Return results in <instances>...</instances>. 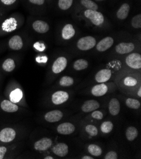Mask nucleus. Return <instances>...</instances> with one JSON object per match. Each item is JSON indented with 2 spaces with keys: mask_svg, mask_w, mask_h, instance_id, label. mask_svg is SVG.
<instances>
[{
  "mask_svg": "<svg viewBox=\"0 0 141 159\" xmlns=\"http://www.w3.org/2000/svg\"><path fill=\"white\" fill-rule=\"evenodd\" d=\"M19 27V21L15 17L6 19L0 25V34H8L17 30Z\"/></svg>",
  "mask_w": 141,
  "mask_h": 159,
  "instance_id": "1",
  "label": "nucleus"
},
{
  "mask_svg": "<svg viewBox=\"0 0 141 159\" xmlns=\"http://www.w3.org/2000/svg\"><path fill=\"white\" fill-rule=\"evenodd\" d=\"M84 15L94 25L96 26L101 25L104 23V18L103 15L97 10H86L84 11Z\"/></svg>",
  "mask_w": 141,
  "mask_h": 159,
  "instance_id": "2",
  "label": "nucleus"
},
{
  "mask_svg": "<svg viewBox=\"0 0 141 159\" xmlns=\"http://www.w3.org/2000/svg\"><path fill=\"white\" fill-rule=\"evenodd\" d=\"M96 41L92 36H86L81 38L77 42L78 48L82 51L89 50L96 46Z\"/></svg>",
  "mask_w": 141,
  "mask_h": 159,
  "instance_id": "3",
  "label": "nucleus"
},
{
  "mask_svg": "<svg viewBox=\"0 0 141 159\" xmlns=\"http://www.w3.org/2000/svg\"><path fill=\"white\" fill-rule=\"evenodd\" d=\"M17 136V132L12 128H5L0 131V142L3 143L12 142Z\"/></svg>",
  "mask_w": 141,
  "mask_h": 159,
  "instance_id": "4",
  "label": "nucleus"
},
{
  "mask_svg": "<svg viewBox=\"0 0 141 159\" xmlns=\"http://www.w3.org/2000/svg\"><path fill=\"white\" fill-rule=\"evenodd\" d=\"M127 65L134 69L141 68V55L137 53H133L127 57L125 59Z\"/></svg>",
  "mask_w": 141,
  "mask_h": 159,
  "instance_id": "5",
  "label": "nucleus"
},
{
  "mask_svg": "<svg viewBox=\"0 0 141 159\" xmlns=\"http://www.w3.org/2000/svg\"><path fill=\"white\" fill-rule=\"evenodd\" d=\"M52 140L49 138H42L35 142L34 148L37 151H46L52 145Z\"/></svg>",
  "mask_w": 141,
  "mask_h": 159,
  "instance_id": "6",
  "label": "nucleus"
},
{
  "mask_svg": "<svg viewBox=\"0 0 141 159\" xmlns=\"http://www.w3.org/2000/svg\"><path fill=\"white\" fill-rule=\"evenodd\" d=\"M67 66V60L64 57H58L53 63L52 70L55 74H59L64 71Z\"/></svg>",
  "mask_w": 141,
  "mask_h": 159,
  "instance_id": "7",
  "label": "nucleus"
},
{
  "mask_svg": "<svg viewBox=\"0 0 141 159\" xmlns=\"http://www.w3.org/2000/svg\"><path fill=\"white\" fill-rule=\"evenodd\" d=\"M8 46L11 50L15 51H19L22 49L24 41L22 37L19 35L12 36L8 41Z\"/></svg>",
  "mask_w": 141,
  "mask_h": 159,
  "instance_id": "8",
  "label": "nucleus"
},
{
  "mask_svg": "<svg viewBox=\"0 0 141 159\" xmlns=\"http://www.w3.org/2000/svg\"><path fill=\"white\" fill-rule=\"evenodd\" d=\"M69 98L68 93L64 91H58L52 95L51 100L55 105H60L66 102Z\"/></svg>",
  "mask_w": 141,
  "mask_h": 159,
  "instance_id": "9",
  "label": "nucleus"
},
{
  "mask_svg": "<svg viewBox=\"0 0 141 159\" xmlns=\"http://www.w3.org/2000/svg\"><path fill=\"white\" fill-rule=\"evenodd\" d=\"M33 30L39 34H45L50 30L49 24L45 21L41 20H36L32 24Z\"/></svg>",
  "mask_w": 141,
  "mask_h": 159,
  "instance_id": "10",
  "label": "nucleus"
},
{
  "mask_svg": "<svg viewBox=\"0 0 141 159\" xmlns=\"http://www.w3.org/2000/svg\"><path fill=\"white\" fill-rule=\"evenodd\" d=\"M0 107L5 112L14 113L19 110V106L10 100H4L0 103Z\"/></svg>",
  "mask_w": 141,
  "mask_h": 159,
  "instance_id": "11",
  "label": "nucleus"
},
{
  "mask_svg": "<svg viewBox=\"0 0 141 159\" xmlns=\"http://www.w3.org/2000/svg\"><path fill=\"white\" fill-rule=\"evenodd\" d=\"M135 48V45L132 43H121L117 45L115 50L119 54H126L130 53Z\"/></svg>",
  "mask_w": 141,
  "mask_h": 159,
  "instance_id": "12",
  "label": "nucleus"
},
{
  "mask_svg": "<svg viewBox=\"0 0 141 159\" xmlns=\"http://www.w3.org/2000/svg\"><path fill=\"white\" fill-rule=\"evenodd\" d=\"M75 128L73 124L70 122H64L59 124L57 128L58 133L64 135H68L75 131Z\"/></svg>",
  "mask_w": 141,
  "mask_h": 159,
  "instance_id": "13",
  "label": "nucleus"
},
{
  "mask_svg": "<svg viewBox=\"0 0 141 159\" xmlns=\"http://www.w3.org/2000/svg\"><path fill=\"white\" fill-rule=\"evenodd\" d=\"M114 40L112 37H106L101 40L96 46V49L101 52H105L113 44Z\"/></svg>",
  "mask_w": 141,
  "mask_h": 159,
  "instance_id": "14",
  "label": "nucleus"
},
{
  "mask_svg": "<svg viewBox=\"0 0 141 159\" xmlns=\"http://www.w3.org/2000/svg\"><path fill=\"white\" fill-rule=\"evenodd\" d=\"M63 117V113L61 111L58 110H52L47 112L44 116V119L47 122H56L61 119Z\"/></svg>",
  "mask_w": 141,
  "mask_h": 159,
  "instance_id": "15",
  "label": "nucleus"
},
{
  "mask_svg": "<svg viewBox=\"0 0 141 159\" xmlns=\"http://www.w3.org/2000/svg\"><path fill=\"white\" fill-rule=\"evenodd\" d=\"M112 77V71L109 69H102L99 70L95 76V79L98 83H104L109 80Z\"/></svg>",
  "mask_w": 141,
  "mask_h": 159,
  "instance_id": "16",
  "label": "nucleus"
},
{
  "mask_svg": "<svg viewBox=\"0 0 141 159\" xmlns=\"http://www.w3.org/2000/svg\"><path fill=\"white\" fill-rule=\"evenodd\" d=\"M99 103L96 100H90L86 101L82 105L81 109L84 112H91L99 108Z\"/></svg>",
  "mask_w": 141,
  "mask_h": 159,
  "instance_id": "17",
  "label": "nucleus"
},
{
  "mask_svg": "<svg viewBox=\"0 0 141 159\" xmlns=\"http://www.w3.org/2000/svg\"><path fill=\"white\" fill-rule=\"evenodd\" d=\"M53 153L61 157H65L68 153V147L64 143H59L53 148Z\"/></svg>",
  "mask_w": 141,
  "mask_h": 159,
  "instance_id": "18",
  "label": "nucleus"
},
{
  "mask_svg": "<svg viewBox=\"0 0 141 159\" xmlns=\"http://www.w3.org/2000/svg\"><path fill=\"white\" fill-rule=\"evenodd\" d=\"M75 34V30L72 24L65 25L61 31V36L63 39L65 40H68L72 38Z\"/></svg>",
  "mask_w": 141,
  "mask_h": 159,
  "instance_id": "19",
  "label": "nucleus"
},
{
  "mask_svg": "<svg viewBox=\"0 0 141 159\" xmlns=\"http://www.w3.org/2000/svg\"><path fill=\"white\" fill-rule=\"evenodd\" d=\"M108 91V87L104 83H101L94 86L91 89L92 94L95 97H102Z\"/></svg>",
  "mask_w": 141,
  "mask_h": 159,
  "instance_id": "20",
  "label": "nucleus"
},
{
  "mask_svg": "<svg viewBox=\"0 0 141 159\" xmlns=\"http://www.w3.org/2000/svg\"><path fill=\"white\" fill-rule=\"evenodd\" d=\"M130 5L128 3L123 4L117 12V17L120 20H124L126 19L129 13Z\"/></svg>",
  "mask_w": 141,
  "mask_h": 159,
  "instance_id": "21",
  "label": "nucleus"
},
{
  "mask_svg": "<svg viewBox=\"0 0 141 159\" xmlns=\"http://www.w3.org/2000/svg\"><path fill=\"white\" fill-rule=\"evenodd\" d=\"M120 110V104L116 98H112L109 103V111L112 116H117Z\"/></svg>",
  "mask_w": 141,
  "mask_h": 159,
  "instance_id": "22",
  "label": "nucleus"
},
{
  "mask_svg": "<svg viewBox=\"0 0 141 159\" xmlns=\"http://www.w3.org/2000/svg\"><path fill=\"white\" fill-rule=\"evenodd\" d=\"M10 100L15 103L20 102L23 98V92L20 88L13 89L10 94Z\"/></svg>",
  "mask_w": 141,
  "mask_h": 159,
  "instance_id": "23",
  "label": "nucleus"
},
{
  "mask_svg": "<svg viewBox=\"0 0 141 159\" xmlns=\"http://www.w3.org/2000/svg\"><path fill=\"white\" fill-rule=\"evenodd\" d=\"M16 67L15 61L13 58H7L2 63V69L4 71L7 72H11Z\"/></svg>",
  "mask_w": 141,
  "mask_h": 159,
  "instance_id": "24",
  "label": "nucleus"
},
{
  "mask_svg": "<svg viewBox=\"0 0 141 159\" xmlns=\"http://www.w3.org/2000/svg\"><path fill=\"white\" fill-rule=\"evenodd\" d=\"M88 67V61L84 59L76 60L73 63V68L76 70H82L87 69Z\"/></svg>",
  "mask_w": 141,
  "mask_h": 159,
  "instance_id": "25",
  "label": "nucleus"
},
{
  "mask_svg": "<svg viewBox=\"0 0 141 159\" xmlns=\"http://www.w3.org/2000/svg\"><path fill=\"white\" fill-rule=\"evenodd\" d=\"M126 138L129 141H134L138 136V131L135 127L131 126L127 129L126 131Z\"/></svg>",
  "mask_w": 141,
  "mask_h": 159,
  "instance_id": "26",
  "label": "nucleus"
},
{
  "mask_svg": "<svg viewBox=\"0 0 141 159\" xmlns=\"http://www.w3.org/2000/svg\"><path fill=\"white\" fill-rule=\"evenodd\" d=\"M81 3L84 7L86 8L87 10H98V5L92 0H81Z\"/></svg>",
  "mask_w": 141,
  "mask_h": 159,
  "instance_id": "27",
  "label": "nucleus"
},
{
  "mask_svg": "<svg viewBox=\"0 0 141 159\" xmlns=\"http://www.w3.org/2000/svg\"><path fill=\"white\" fill-rule=\"evenodd\" d=\"M87 150L89 153H90L93 156L98 157L102 154V149L96 145L91 144L89 145Z\"/></svg>",
  "mask_w": 141,
  "mask_h": 159,
  "instance_id": "28",
  "label": "nucleus"
},
{
  "mask_svg": "<svg viewBox=\"0 0 141 159\" xmlns=\"http://www.w3.org/2000/svg\"><path fill=\"white\" fill-rule=\"evenodd\" d=\"M73 0H58V7L62 10L69 9L72 4Z\"/></svg>",
  "mask_w": 141,
  "mask_h": 159,
  "instance_id": "29",
  "label": "nucleus"
},
{
  "mask_svg": "<svg viewBox=\"0 0 141 159\" xmlns=\"http://www.w3.org/2000/svg\"><path fill=\"white\" fill-rule=\"evenodd\" d=\"M74 81L72 77L69 76L63 77L59 81V84L64 87H68L73 85Z\"/></svg>",
  "mask_w": 141,
  "mask_h": 159,
  "instance_id": "30",
  "label": "nucleus"
},
{
  "mask_svg": "<svg viewBox=\"0 0 141 159\" xmlns=\"http://www.w3.org/2000/svg\"><path fill=\"white\" fill-rule=\"evenodd\" d=\"M113 129V124L112 122H104L101 125V130L104 133H110Z\"/></svg>",
  "mask_w": 141,
  "mask_h": 159,
  "instance_id": "31",
  "label": "nucleus"
},
{
  "mask_svg": "<svg viewBox=\"0 0 141 159\" xmlns=\"http://www.w3.org/2000/svg\"><path fill=\"white\" fill-rule=\"evenodd\" d=\"M127 106L132 109H138L140 107V103L139 101L133 98H128L126 100Z\"/></svg>",
  "mask_w": 141,
  "mask_h": 159,
  "instance_id": "32",
  "label": "nucleus"
},
{
  "mask_svg": "<svg viewBox=\"0 0 141 159\" xmlns=\"http://www.w3.org/2000/svg\"><path fill=\"white\" fill-rule=\"evenodd\" d=\"M86 131L91 136H96L98 134V130L96 127L91 124L87 125L86 127Z\"/></svg>",
  "mask_w": 141,
  "mask_h": 159,
  "instance_id": "33",
  "label": "nucleus"
},
{
  "mask_svg": "<svg viewBox=\"0 0 141 159\" xmlns=\"http://www.w3.org/2000/svg\"><path fill=\"white\" fill-rule=\"evenodd\" d=\"M132 25L133 27L135 29H139L141 27V15L140 14H138L132 18L131 22Z\"/></svg>",
  "mask_w": 141,
  "mask_h": 159,
  "instance_id": "34",
  "label": "nucleus"
},
{
  "mask_svg": "<svg viewBox=\"0 0 141 159\" xmlns=\"http://www.w3.org/2000/svg\"><path fill=\"white\" fill-rule=\"evenodd\" d=\"M123 83L125 86H134L137 84V79H135L134 77H125L124 79Z\"/></svg>",
  "mask_w": 141,
  "mask_h": 159,
  "instance_id": "35",
  "label": "nucleus"
},
{
  "mask_svg": "<svg viewBox=\"0 0 141 159\" xmlns=\"http://www.w3.org/2000/svg\"><path fill=\"white\" fill-rule=\"evenodd\" d=\"M17 0H0V7H10L16 3Z\"/></svg>",
  "mask_w": 141,
  "mask_h": 159,
  "instance_id": "36",
  "label": "nucleus"
},
{
  "mask_svg": "<svg viewBox=\"0 0 141 159\" xmlns=\"http://www.w3.org/2000/svg\"><path fill=\"white\" fill-rule=\"evenodd\" d=\"M91 116H92V117L98 120H101L103 118V114L101 112V111H98V110L93 111Z\"/></svg>",
  "mask_w": 141,
  "mask_h": 159,
  "instance_id": "37",
  "label": "nucleus"
},
{
  "mask_svg": "<svg viewBox=\"0 0 141 159\" xmlns=\"http://www.w3.org/2000/svg\"><path fill=\"white\" fill-rule=\"evenodd\" d=\"M105 159H117L118 155L115 152L111 151L109 152L104 157Z\"/></svg>",
  "mask_w": 141,
  "mask_h": 159,
  "instance_id": "38",
  "label": "nucleus"
},
{
  "mask_svg": "<svg viewBox=\"0 0 141 159\" xmlns=\"http://www.w3.org/2000/svg\"><path fill=\"white\" fill-rule=\"evenodd\" d=\"M29 2L33 5L42 6L45 3V0H28Z\"/></svg>",
  "mask_w": 141,
  "mask_h": 159,
  "instance_id": "39",
  "label": "nucleus"
},
{
  "mask_svg": "<svg viewBox=\"0 0 141 159\" xmlns=\"http://www.w3.org/2000/svg\"><path fill=\"white\" fill-rule=\"evenodd\" d=\"M7 152V148L5 146H0V159L5 158Z\"/></svg>",
  "mask_w": 141,
  "mask_h": 159,
  "instance_id": "40",
  "label": "nucleus"
},
{
  "mask_svg": "<svg viewBox=\"0 0 141 159\" xmlns=\"http://www.w3.org/2000/svg\"><path fill=\"white\" fill-rule=\"evenodd\" d=\"M82 159H93V158L92 157L90 156H84L82 157Z\"/></svg>",
  "mask_w": 141,
  "mask_h": 159,
  "instance_id": "41",
  "label": "nucleus"
},
{
  "mask_svg": "<svg viewBox=\"0 0 141 159\" xmlns=\"http://www.w3.org/2000/svg\"><path fill=\"white\" fill-rule=\"evenodd\" d=\"M137 94H138V96H139V97H141V88H139V91H138Z\"/></svg>",
  "mask_w": 141,
  "mask_h": 159,
  "instance_id": "42",
  "label": "nucleus"
},
{
  "mask_svg": "<svg viewBox=\"0 0 141 159\" xmlns=\"http://www.w3.org/2000/svg\"><path fill=\"white\" fill-rule=\"evenodd\" d=\"M44 158L45 159H53L54 158L53 157H51V156H46V157H44Z\"/></svg>",
  "mask_w": 141,
  "mask_h": 159,
  "instance_id": "43",
  "label": "nucleus"
},
{
  "mask_svg": "<svg viewBox=\"0 0 141 159\" xmlns=\"http://www.w3.org/2000/svg\"><path fill=\"white\" fill-rule=\"evenodd\" d=\"M96 1H98V2H103V1H104V0H96Z\"/></svg>",
  "mask_w": 141,
  "mask_h": 159,
  "instance_id": "44",
  "label": "nucleus"
},
{
  "mask_svg": "<svg viewBox=\"0 0 141 159\" xmlns=\"http://www.w3.org/2000/svg\"><path fill=\"white\" fill-rule=\"evenodd\" d=\"M0 14H1V11H0Z\"/></svg>",
  "mask_w": 141,
  "mask_h": 159,
  "instance_id": "45",
  "label": "nucleus"
}]
</instances>
